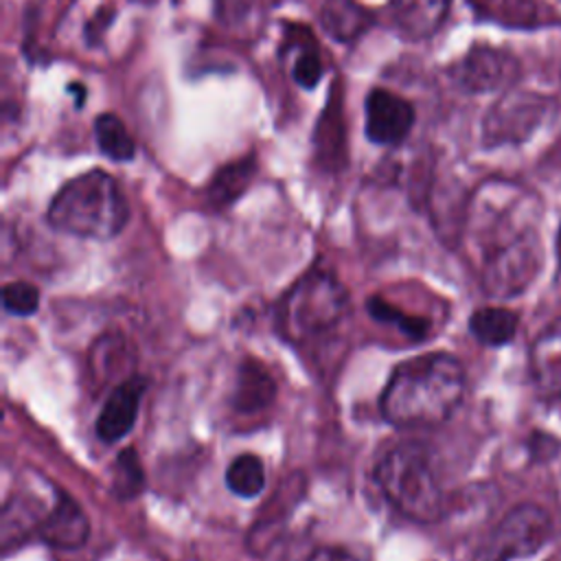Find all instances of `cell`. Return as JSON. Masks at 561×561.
<instances>
[{"label": "cell", "instance_id": "cell-1", "mask_svg": "<svg viewBox=\"0 0 561 561\" xmlns=\"http://www.w3.org/2000/svg\"><path fill=\"white\" fill-rule=\"evenodd\" d=\"M467 375L449 353H423L394 366L379 397L381 416L399 427H436L462 403Z\"/></svg>", "mask_w": 561, "mask_h": 561}, {"label": "cell", "instance_id": "cell-2", "mask_svg": "<svg viewBox=\"0 0 561 561\" xmlns=\"http://www.w3.org/2000/svg\"><path fill=\"white\" fill-rule=\"evenodd\" d=\"M129 217L118 182L101 169L85 171L66 182L48 204V224L79 239L105 241L116 237Z\"/></svg>", "mask_w": 561, "mask_h": 561}, {"label": "cell", "instance_id": "cell-3", "mask_svg": "<svg viewBox=\"0 0 561 561\" xmlns=\"http://www.w3.org/2000/svg\"><path fill=\"white\" fill-rule=\"evenodd\" d=\"M539 202L519 184L504 180L484 182L469 199L465 237L478 259L506 248L537 230Z\"/></svg>", "mask_w": 561, "mask_h": 561}, {"label": "cell", "instance_id": "cell-4", "mask_svg": "<svg viewBox=\"0 0 561 561\" xmlns=\"http://www.w3.org/2000/svg\"><path fill=\"white\" fill-rule=\"evenodd\" d=\"M381 495L414 522H434L443 515L445 497L425 445L405 440L388 449L373 471Z\"/></svg>", "mask_w": 561, "mask_h": 561}, {"label": "cell", "instance_id": "cell-5", "mask_svg": "<svg viewBox=\"0 0 561 561\" xmlns=\"http://www.w3.org/2000/svg\"><path fill=\"white\" fill-rule=\"evenodd\" d=\"M348 305V291L335 274L311 270L278 302L276 324L287 340L307 342L337 327Z\"/></svg>", "mask_w": 561, "mask_h": 561}, {"label": "cell", "instance_id": "cell-6", "mask_svg": "<svg viewBox=\"0 0 561 561\" xmlns=\"http://www.w3.org/2000/svg\"><path fill=\"white\" fill-rule=\"evenodd\" d=\"M541 239L539 232H533L480 259V285L491 298H515L533 285L541 270Z\"/></svg>", "mask_w": 561, "mask_h": 561}, {"label": "cell", "instance_id": "cell-7", "mask_svg": "<svg viewBox=\"0 0 561 561\" xmlns=\"http://www.w3.org/2000/svg\"><path fill=\"white\" fill-rule=\"evenodd\" d=\"M552 519L537 504H519L511 508L480 546L476 561H511L535 554L548 543Z\"/></svg>", "mask_w": 561, "mask_h": 561}, {"label": "cell", "instance_id": "cell-8", "mask_svg": "<svg viewBox=\"0 0 561 561\" xmlns=\"http://www.w3.org/2000/svg\"><path fill=\"white\" fill-rule=\"evenodd\" d=\"M550 110V101L537 92L506 90L482 121L486 147L517 145L530 138Z\"/></svg>", "mask_w": 561, "mask_h": 561}, {"label": "cell", "instance_id": "cell-9", "mask_svg": "<svg viewBox=\"0 0 561 561\" xmlns=\"http://www.w3.org/2000/svg\"><path fill=\"white\" fill-rule=\"evenodd\" d=\"M449 75L462 90L480 94L508 88L519 75V64L502 48L473 46L451 66Z\"/></svg>", "mask_w": 561, "mask_h": 561}, {"label": "cell", "instance_id": "cell-10", "mask_svg": "<svg viewBox=\"0 0 561 561\" xmlns=\"http://www.w3.org/2000/svg\"><path fill=\"white\" fill-rule=\"evenodd\" d=\"M414 107L408 99L375 88L366 96V136L375 145H399L408 138L414 125Z\"/></svg>", "mask_w": 561, "mask_h": 561}, {"label": "cell", "instance_id": "cell-11", "mask_svg": "<svg viewBox=\"0 0 561 561\" xmlns=\"http://www.w3.org/2000/svg\"><path fill=\"white\" fill-rule=\"evenodd\" d=\"M147 388L145 377H127L114 386L107 394L99 416H96V436L105 443H116L129 434L138 419V408Z\"/></svg>", "mask_w": 561, "mask_h": 561}, {"label": "cell", "instance_id": "cell-12", "mask_svg": "<svg viewBox=\"0 0 561 561\" xmlns=\"http://www.w3.org/2000/svg\"><path fill=\"white\" fill-rule=\"evenodd\" d=\"M37 533L42 541L57 550H77L88 541L90 524L81 506L70 495L59 491L53 508L39 517Z\"/></svg>", "mask_w": 561, "mask_h": 561}, {"label": "cell", "instance_id": "cell-13", "mask_svg": "<svg viewBox=\"0 0 561 561\" xmlns=\"http://www.w3.org/2000/svg\"><path fill=\"white\" fill-rule=\"evenodd\" d=\"M533 383L543 397L561 394V318H554L530 346Z\"/></svg>", "mask_w": 561, "mask_h": 561}, {"label": "cell", "instance_id": "cell-14", "mask_svg": "<svg viewBox=\"0 0 561 561\" xmlns=\"http://www.w3.org/2000/svg\"><path fill=\"white\" fill-rule=\"evenodd\" d=\"M313 147L318 162L327 169H337L346 162V123L342 114V92L335 85L329 94L327 107L318 121V129L313 134Z\"/></svg>", "mask_w": 561, "mask_h": 561}, {"label": "cell", "instance_id": "cell-15", "mask_svg": "<svg viewBox=\"0 0 561 561\" xmlns=\"http://www.w3.org/2000/svg\"><path fill=\"white\" fill-rule=\"evenodd\" d=\"M451 0H390L392 22L408 39H427L447 18Z\"/></svg>", "mask_w": 561, "mask_h": 561}, {"label": "cell", "instance_id": "cell-16", "mask_svg": "<svg viewBox=\"0 0 561 561\" xmlns=\"http://www.w3.org/2000/svg\"><path fill=\"white\" fill-rule=\"evenodd\" d=\"M283 57L287 61L291 79L305 90L313 88L322 79V59L318 44L309 28L291 26L287 33V42L283 46Z\"/></svg>", "mask_w": 561, "mask_h": 561}, {"label": "cell", "instance_id": "cell-17", "mask_svg": "<svg viewBox=\"0 0 561 561\" xmlns=\"http://www.w3.org/2000/svg\"><path fill=\"white\" fill-rule=\"evenodd\" d=\"M473 11L508 28H537L550 24V13L539 0H469Z\"/></svg>", "mask_w": 561, "mask_h": 561}, {"label": "cell", "instance_id": "cell-18", "mask_svg": "<svg viewBox=\"0 0 561 561\" xmlns=\"http://www.w3.org/2000/svg\"><path fill=\"white\" fill-rule=\"evenodd\" d=\"M274 397H276V383L270 377V373L252 359L241 362L239 375H237V388L232 397L234 408L243 414L261 412L274 401Z\"/></svg>", "mask_w": 561, "mask_h": 561}, {"label": "cell", "instance_id": "cell-19", "mask_svg": "<svg viewBox=\"0 0 561 561\" xmlns=\"http://www.w3.org/2000/svg\"><path fill=\"white\" fill-rule=\"evenodd\" d=\"M320 22L337 42H351L373 24V15L355 0H327L320 9Z\"/></svg>", "mask_w": 561, "mask_h": 561}, {"label": "cell", "instance_id": "cell-20", "mask_svg": "<svg viewBox=\"0 0 561 561\" xmlns=\"http://www.w3.org/2000/svg\"><path fill=\"white\" fill-rule=\"evenodd\" d=\"M254 173H256V160L252 156L224 164L208 184V191H206L208 204L213 208H226L234 204L254 180Z\"/></svg>", "mask_w": 561, "mask_h": 561}, {"label": "cell", "instance_id": "cell-21", "mask_svg": "<svg viewBox=\"0 0 561 561\" xmlns=\"http://www.w3.org/2000/svg\"><path fill=\"white\" fill-rule=\"evenodd\" d=\"M469 331L484 346H504L517 333V313L506 307H482L471 313Z\"/></svg>", "mask_w": 561, "mask_h": 561}, {"label": "cell", "instance_id": "cell-22", "mask_svg": "<svg viewBox=\"0 0 561 561\" xmlns=\"http://www.w3.org/2000/svg\"><path fill=\"white\" fill-rule=\"evenodd\" d=\"M226 486L243 500L256 497L265 486V467L256 454H239L226 469Z\"/></svg>", "mask_w": 561, "mask_h": 561}, {"label": "cell", "instance_id": "cell-23", "mask_svg": "<svg viewBox=\"0 0 561 561\" xmlns=\"http://www.w3.org/2000/svg\"><path fill=\"white\" fill-rule=\"evenodd\" d=\"M94 136L99 149L116 162H127L136 153L134 138L116 114H99L94 121Z\"/></svg>", "mask_w": 561, "mask_h": 561}, {"label": "cell", "instance_id": "cell-24", "mask_svg": "<svg viewBox=\"0 0 561 561\" xmlns=\"http://www.w3.org/2000/svg\"><path fill=\"white\" fill-rule=\"evenodd\" d=\"M366 309L370 311V316L379 322H386V324H397L405 335L414 337V340H423L427 335V329H430V320L425 318H419V316H408V313H401L394 305L386 302L383 298L379 296H373L368 302H366Z\"/></svg>", "mask_w": 561, "mask_h": 561}, {"label": "cell", "instance_id": "cell-25", "mask_svg": "<svg viewBox=\"0 0 561 561\" xmlns=\"http://www.w3.org/2000/svg\"><path fill=\"white\" fill-rule=\"evenodd\" d=\"M145 484V476H142V467L136 458L134 449H125L116 456L114 462V476H112V489L121 500H129L136 497L142 491Z\"/></svg>", "mask_w": 561, "mask_h": 561}, {"label": "cell", "instance_id": "cell-26", "mask_svg": "<svg viewBox=\"0 0 561 561\" xmlns=\"http://www.w3.org/2000/svg\"><path fill=\"white\" fill-rule=\"evenodd\" d=\"M2 305L13 316H33L39 307V289L26 280H13L2 287Z\"/></svg>", "mask_w": 561, "mask_h": 561}, {"label": "cell", "instance_id": "cell-27", "mask_svg": "<svg viewBox=\"0 0 561 561\" xmlns=\"http://www.w3.org/2000/svg\"><path fill=\"white\" fill-rule=\"evenodd\" d=\"M307 561H359V557L346 546H322L316 548Z\"/></svg>", "mask_w": 561, "mask_h": 561}]
</instances>
